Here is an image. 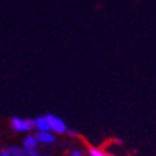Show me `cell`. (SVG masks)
I'll return each instance as SVG.
<instances>
[{"instance_id": "4", "label": "cell", "mask_w": 156, "mask_h": 156, "mask_svg": "<svg viewBox=\"0 0 156 156\" xmlns=\"http://www.w3.org/2000/svg\"><path fill=\"white\" fill-rule=\"evenodd\" d=\"M37 146H39V143H37V140H36L34 135H26V137L23 139V149H24V152L37 151Z\"/></svg>"}, {"instance_id": "8", "label": "cell", "mask_w": 156, "mask_h": 156, "mask_svg": "<svg viewBox=\"0 0 156 156\" xmlns=\"http://www.w3.org/2000/svg\"><path fill=\"white\" fill-rule=\"evenodd\" d=\"M70 156H83V152L79 151V149H75V151L70 152Z\"/></svg>"}, {"instance_id": "3", "label": "cell", "mask_w": 156, "mask_h": 156, "mask_svg": "<svg viewBox=\"0 0 156 156\" xmlns=\"http://www.w3.org/2000/svg\"><path fill=\"white\" fill-rule=\"evenodd\" d=\"M34 137L40 145H52V143L56 142V137L52 132H37L34 135Z\"/></svg>"}, {"instance_id": "9", "label": "cell", "mask_w": 156, "mask_h": 156, "mask_svg": "<svg viewBox=\"0 0 156 156\" xmlns=\"http://www.w3.org/2000/svg\"><path fill=\"white\" fill-rule=\"evenodd\" d=\"M0 156H14L13 153H10L9 151H7V147H6V149H3V151L0 152Z\"/></svg>"}, {"instance_id": "5", "label": "cell", "mask_w": 156, "mask_h": 156, "mask_svg": "<svg viewBox=\"0 0 156 156\" xmlns=\"http://www.w3.org/2000/svg\"><path fill=\"white\" fill-rule=\"evenodd\" d=\"M33 128L37 129V132H50L48 120L44 116H39V118L33 119Z\"/></svg>"}, {"instance_id": "6", "label": "cell", "mask_w": 156, "mask_h": 156, "mask_svg": "<svg viewBox=\"0 0 156 156\" xmlns=\"http://www.w3.org/2000/svg\"><path fill=\"white\" fill-rule=\"evenodd\" d=\"M89 155L90 156H113L110 153H106V152L99 149V147H89Z\"/></svg>"}, {"instance_id": "7", "label": "cell", "mask_w": 156, "mask_h": 156, "mask_svg": "<svg viewBox=\"0 0 156 156\" xmlns=\"http://www.w3.org/2000/svg\"><path fill=\"white\" fill-rule=\"evenodd\" d=\"M7 151L10 153H13L14 156H27L23 147H19V146H10V147H7Z\"/></svg>"}, {"instance_id": "1", "label": "cell", "mask_w": 156, "mask_h": 156, "mask_svg": "<svg viewBox=\"0 0 156 156\" xmlns=\"http://www.w3.org/2000/svg\"><path fill=\"white\" fill-rule=\"evenodd\" d=\"M44 118H46V120H48V125H49V129H50V132L52 133H66L67 132V126L66 123H65V120L60 118H57V116H55V115L52 113H48L44 115Z\"/></svg>"}, {"instance_id": "2", "label": "cell", "mask_w": 156, "mask_h": 156, "mask_svg": "<svg viewBox=\"0 0 156 156\" xmlns=\"http://www.w3.org/2000/svg\"><path fill=\"white\" fill-rule=\"evenodd\" d=\"M10 126L14 132H30L33 128V119H22V118H12L10 119Z\"/></svg>"}]
</instances>
